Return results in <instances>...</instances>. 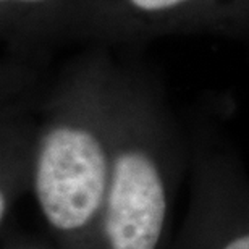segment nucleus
<instances>
[{"label":"nucleus","mask_w":249,"mask_h":249,"mask_svg":"<svg viewBox=\"0 0 249 249\" xmlns=\"http://www.w3.org/2000/svg\"><path fill=\"white\" fill-rule=\"evenodd\" d=\"M102 101H67L29 151V188L55 249H96L113 115Z\"/></svg>","instance_id":"obj_1"},{"label":"nucleus","mask_w":249,"mask_h":249,"mask_svg":"<svg viewBox=\"0 0 249 249\" xmlns=\"http://www.w3.org/2000/svg\"><path fill=\"white\" fill-rule=\"evenodd\" d=\"M152 113L129 107L112 120L110 163L96 249L168 248L175 167Z\"/></svg>","instance_id":"obj_2"},{"label":"nucleus","mask_w":249,"mask_h":249,"mask_svg":"<svg viewBox=\"0 0 249 249\" xmlns=\"http://www.w3.org/2000/svg\"><path fill=\"white\" fill-rule=\"evenodd\" d=\"M170 248L249 249L248 181L230 160H197L186 215Z\"/></svg>","instance_id":"obj_3"},{"label":"nucleus","mask_w":249,"mask_h":249,"mask_svg":"<svg viewBox=\"0 0 249 249\" xmlns=\"http://www.w3.org/2000/svg\"><path fill=\"white\" fill-rule=\"evenodd\" d=\"M26 188H29V151L19 149L0 162V230Z\"/></svg>","instance_id":"obj_4"},{"label":"nucleus","mask_w":249,"mask_h":249,"mask_svg":"<svg viewBox=\"0 0 249 249\" xmlns=\"http://www.w3.org/2000/svg\"><path fill=\"white\" fill-rule=\"evenodd\" d=\"M129 2L142 12H160V10H168L181 5L188 0H129Z\"/></svg>","instance_id":"obj_5"},{"label":"nucleus","mask_w":249,"mask_h":249,"mask_svg":"<svg viewBox=\"0 0 249 249\" xmlns=\"http://www.w3.org/2000/svg\"><path fill=\"white\" fill-rule=\"evenodd\" d=\"M2 249H53V248H47V246H44L42 243L29 240V238L17 236V238H13V240H10Z\"/></svg>","instance_id":"obj_6"},{"label":"nucleus","mask_w":249,"mask_h":249,"mask_svg":"<svg viewBox=\"0 0 249 249\" xmlns=\"http://www.w3.org/2000/svg\"><path fill=\"white\" fill-rule=\"evenodd\" d=\"M19 149H23L21 141H17V139H13V138H10V139L0 138V162L5 160V159L10 156H13Z\"/></svg>","instance_id":"obj_7"},{"label":"nucleus","mask_w":249,"mask_h":249,"mask_svg":"<svg viewBox=\"0 0 249 249\" xmlns=\"http://www.w3.org/2000/svg\"><path fill=\"white\" fill-rule=\"evenodd\" d=\"M5 2H23V3H37V2H46V0H0V3Z\"/></svg>","instance_id":"obj_8"}]
</instances>
